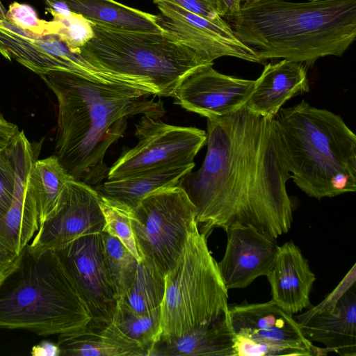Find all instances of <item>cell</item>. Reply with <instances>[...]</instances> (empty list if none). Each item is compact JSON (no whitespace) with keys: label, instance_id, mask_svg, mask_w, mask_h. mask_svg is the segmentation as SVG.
I'll return each mask as SVG.
<instances>
[{"label":"cell","instance_id":"23","mask_svg":"<svg viewBox=\"0 0 356 356\" xmlns=\"http://www.w3.org/2000/svg\"><path fill=\"white\" fill-rule=\"evenodd\" d=\"M72 12L93 24L138 31H165L160 15H152L115 0H61Z\"/></svg>","mask_w":356,"mask_h":356},{"label":"cell","instance_id":"27","mask_svg":"<svg viewBox=\"0 0 356 356\" xmlns=\"http://www.w3.org/2000/svg\"><path fill=\"white\" fill-rule=\"evenodd\" d=\"M112 321L149 356L160 335L161 312L140 315L134 312L122 299L118 300Z\"/></svg>","mask_w":356,"mask_h":356},{"label":"cell","instance_id":"11","mask_svg":"<svg viewBox=\"0 0 356 356\" xmlns=\"http://www.w3.org/2000/svg\"><path fill=\"white\" fill-rule=\"evenodd\" d=\"M15 188L11 206L0 217V282L19 265L23 253L39 229L36 202L31 184L35 151L24 131L13 140Z\"/></svg>","mask_w":356,"mask_h":356},{"label":"cell","instance_id":"26","mask_svg":"<svg viewBox=\"0 0 356 356\" xmlns=\"http://www.w3.org/2000/svg\"><path fill=\"white\" fill-rule=\"evenodd\" d=\"M165 286V275L140 261L129 289L120 299L138 314H154L161 312Z\"/></svg>","mask_w":356,"mask_h":356},{"label":"cell","instance_id":"24","mask_svg":"<svg viewBox=\"0 0 356 356\" xmlns=\"http://www.w3.org/2000/svg\"><path fill=\"white\" fill-rule=\"evenodd\" d=\"M236 356L230 325L194 329L180 337L157 341L149 356Z\"/></svg>","mask_w":356,"mask_h":356},{"label":"cell","instance_id":"21","mask_svg":"<svg viewBox=\"0 0 356 356\" xmlns=\"http://www.w3.org/2000/svg\"><path fill=\"white\" fill-rule=\"evenodd\" d=\"M57 344L65 356H147L113 321L104 325L89 323L79 331L58 335Z\"/></svg>","mask_w":356,"mask_h":356},{"label":"cell","instance_id":"7","mask_svg":"<svg viewBox=\"0 0 356 356\" xmlns=\"http://www.w3.org/2000/svg\"><path fill=\"white\" fill-rule=\"evenodd\" d=\"M159 340L180 337L196 328L229 325L228 289L207 236L196 225L175 267L165 275Z\"/></svg>","mask_w":356,"mask_h":356},{"label":"cell","instance_id":"2","mask_svg":"<svg viewBox=\"0 0 356 356\" xmlns=\"http://www.w3.org/2000/svg\"><path fill=\"white\" fill-rule=\"evenodd\" d=\"M40 77L56 97L55 154L77 181L97 186L107 177L109 147L122 138L128 119L139 114L164 116L161 99L124 84H106L76 72L54 70Z\"/></svg>","mask_w":356,"mask_h":356},{"label":"cell","instance_id":"15","mask_svg":"<svg viewBox=\"0 0 356 356\" xmlns=\"http://www.w3.org/2000/svg\"><path fill=\"white\" fill-rule=\"evenodd\" d=\"M156 4L161 11L162 29L209 62L224 56L264 62L238 38L229 23L212 22L170 2Z\"/></svg>","mask_w":356,"mask_h":356},{"label":"cell","instance_id":"32","mask_svg":"<svg viewBox=\"0 0 356 356\" xmlns=\"http://www.w3.org/2000/svg\"><path fill=\"white\" fill-rule=\"evenodd\" d=\"M7 20L33 33L42 35L55 34L51 22L40 19L29 5L13 2L6 13Z\"/></svg>","mask_w":356,"mask_h":356},{"label":"cell","instance_id":"19","mask_svg":"<svg viewBox=\"0 0 356 356\" xmlns=\"http://www.w3.org/2000/svg\"><path fill=\"white\" fill-rule=\"evenodd\" d=\"M266 277L271 300L286 313L293 316L313 306L309 296L316 277L293 241L279 246L275 261Z\"/></svg>","mask_w":356,"mask_h":356},{"label":"cell","instance_id":"30","mask_svg":"<svg viewBox=\"0 0 356 356\" xmlns=\"http://www.w3.org/2000/svg\"><path fill=\"white\" fill-rule=\"evenodd\" d=\"M54 33L72 51L79 53V49L93 36V24L81 16L74 13L68 17L51 14Z\"/></svg>","mask_w":356,"mask_h":356},{"label":"cell","instance_id":"22","mask_svg":"<svg viewBox=\"0 0 356 356\" xmlns=\"http://www.w3.org/2000/svg\"><path fill=\"white\" fill-rule=\"evenodd\" d=\"M194 167L195 164H189L159 168L122 179L107 180L95 188L100 195L133 209L148 194L177 186L180 179Z\"/></svg>","mask_w":356,"mask_h":356},{"label":"cell","instance_id":"33","mask_svg":"<svg viewBox=\"0 0 356 356\" xmlns=\"http://www.w3.org/2000/svg\"><path fill=\"white\" fill-rule=\"evenodd\" d=\"M153 1L155 3L162 1L170 2L212 22L219 24L227 23L220 16L216 0H153Z\"/></svg>","mask_w":356,"mask_h":356},{"label":"cell","instance_id":"12","mask_svg":"<svg viewBox=\"0 0 356 356\" xmlns=\"http://www.w3.org/2000/svg\"><path fill=\"white\" fill-rule=\"evenodd\" d=\"M54 251L89 310L90 323H111L118 298L108 270L102 233L81 236Z\"/></svg>","mask_w":356,"mask_h":356},{"label":"cell","instance_id":"25","mask_svg":"<svg viewBox=\"0 0 356 356\" xmlns=\"http://www.w3.org/2000/svg\"><path fill=\"white\" fill-rule=\"evenodd\" d=\"M30 177L40 225L60 208L69 184L74 179L54 154L36 159L33 163Z\"/></svg>","mask_w":356,"mask_h":356},{"label":"cell","instance_id":"34","mask_svg":"<svg viewBox=\"0 0 356 356\" xmlns=\"http://www.w3.org/2000/svg\"><path fill=\"white\" fill-rule=\"evenodd\" d=\"M355 281L356 264H354L336 288L321 302L315 307L312 306L310 309L314 311L333 310L343 295L355 284Z\"/></svg>","mask_w":356,"mask_h":356},{"label":"cell","instance_id":"39","mask_svg":"<svg viewBox=\"0 0 356 356\" xmlns=\"http://www.w3.org/2000/svg\"><path fill=\"white\" fill-rule=\"evenodd\" d=\"M6 13L7 10L4 8L3 5L1 3V1L0 0V19H7Z\"/></svg>","mask_w":356,"mask_h":356},{"label":"cell","instance_id":"4","mask_svg":"<svg viewBox=\"0 0 356 356\" xmlns=\"http://www.w3.org/2000/svg\"><path fill=\"white\" fill-rule=\"evenodd\" d=\"M291 178L321 200L356 191V136L343 118L305 100L275 117Z\"/></svg>","mask_w":356,"mask_h":356},{"label":"cell","instance_id":"28","mask_svg":"<svg viewBox=\"0 0 356 356\" xmlns=\"http://www.w3.org/2000/svg\"><path fill=\"white\" fill-rule=\"evenodd\" d=\"M102 235L108 270L120 299L129 289L140 261L118 238L106 232Z\"/></svg>","mask_w":356,"mask_h":356},{"label":"cell","instance_id":"10","mask_svg":"<svg viewBox=\"0 0 356 356\" xmlns=\"http://www.w3.org/2000/svg\"><path fill=\"white\" fill-rule=\"evenodd\" d=\"M135 127L137 144L121 154L109 168L107 180L165 166L195 164V156L207 141L204 130L168 124L149 115H143Z\"/></svg>","mask_w":356,"mask_h":356},{"label":"cell","instance_id":"1","mask_svg":"<svg viewBox=\"0 0 356 356\" xmlns=\"http://www.w3.org/2000/svg\"><path fill=\"white\" fill-rule=\"evenodd\" d=\"M207 124L202 165L177 185L195 207L200 231L208 236L215 228L242 225L275 238L287 233L293 222L286 188L291 175L275 118L244 106L208 118Z\"/></svg>","mask_w":356,"mask_h":356},{"label":"cell","instance_id":"9","mask_svg":"<svg viewBox=\"0 0 356 356\" xmlns=\"http://www.w3.org/2000/svg\"><path fill=\"white\" fill-rule=\"evenodd\" d=\"M236 356H312L315 346L298 323L272 300L228 304Z\"/></svg>","mask_w":356,"mask_h":356},{"label":"cell","instance_id":"38","mask_svg":"<svg viewBox=\"0 0 356 356\" xmlns=\"http://www.w3.org/2000/svg\"><path fill=\"white\" fill-rule=\"evenodd\" d=\"M47 9L51 14L68 17L72 14L67 5L61 0H44Z\"/></svg>","mask_w":356,"mask_h":356},{"label":"cell","instance_id":"37","mask_svg":"<svg viewBox=\"0 0 356 356\" xmlns=\"http://www.w3.org/2000/svg\"><path fill=\"white\" fill-rule=\"evenodd\" d=\"M30 353L33 356H60V349L57 343L42 341L32 347Z\"/></svg>","mask_w":356,"mask_h":356},{"label":"cell","instance_id":"6","mask_svg":"<svg viewBox=\"0 0 356 356\" xmlns=\"http://www.w3.org/2000/svg\"><path fill=\"white\" fill-rule=\"evenodd\" d=\"M93 31L80 48V55L97 68L141 82L159 97H172L188 76L213 63L165 31H129L93 24Z\"/></svg>","mask_w":356,"mask_h":356},{"label":"cell","instance_id":"8","mask_svg":"<svg viewBox=\"0 0 356 356\" xmlns=\"http://www.w3.org/2000/svg\"><path fill=\"white\" fill-rule=\"evenodd\" d=\"M197 211L178 186L161 188L131 209V227L138 253L152 268L165 275L179 259L187 238L198 225Z\"/></svg>","mask_w":356,"mask_h":356},{"label":"cell","instance_id":"40","mask_svg":"<svg viewBox=\"0 0 356 356\" xmlns=\"http://www.w3.org/2000/svg\"><path fill=\"white\" fill-rule=\"evenodd\" d=\"M309 1H325V0H307Z\"/></svg>","mask_w":356,"mask_h":356},{"label":"cell","instance_id":"20","mask_svg":"<svg viewBox=\"0 0 356 356\" xmlns=\"http://www.w3.org/2000/svg\"><path fill=\"white\" fill-rule=\"evenodd\" d=\"M309 90L307 65L284 58L264 66L245 106L256 115L274 118L286 101Z\"/></svg>","mask_w":356,"mask_h":356},{"label":"cell","instance_id":"14","mask_svg":"<svg viewBox=\"0 0 356 356\" xmlns=\"http://www.w3.org/2000/svg\"><path fill=\"white\" fill-rule=\"evenodd\" d=\"M0 53L14 59L40 76L54 70H67L95 78L99 69L72 51L57 35H42L0 19Z\"/></svg>","mask_w":356,"mask_h":356},{"label":"cell","instance_id":"36","mask_svg":"<svg viewBox=\"0 0 356 356\" xmlns=\"http://www.w3.org/2000/svg\"><path fill=\"white\" fill-rule=\"evenodd\" d=\"M19 132L17 125L8 121L0 113V150L8 146Z\"/></svg>","mask_w":356,"mask_h":356},{"label":"cell","instance_id":"17","mask_svg":"<svg viewBox=\"0 0 356 356\" xmlns=\"http://www.w3.org/2000/svg\"><path fill=\"white\" fill-rule=\"evenodd\" d=\"M225 232V252L218 266L227 289H244L266 276L278 252L276 238L251 225H235Z\"/></svg>","mask_w":356,"mask_h":356},{"label":"cell","instance_id":"3","mask_svg":"<svg viewBox=\"0 0 356 356\" xmlns=\"http://www.w3.org/2000/svg\"><path fill=\"white\" fill-rule=\"evenodd\" d=\"M232 24L263 61L285 58L311 67L320 58L341 56L353 42L356 0H244Z\"/></svg>","mask_w":356,"mask_h":356},{"label":"cell","instance_id":"31","mask_svg":"<svg viewBox=\"0 0 356 356\" xmlns=\"http://www.w3.org/2000/svg\"><path fill=\"white\" fill-rule=\"evenodd\" d=\"M15 157L13 140L8 146L0 150V217L11 206L15 193Z\"/></svg>","mask_w":356,"mask_h":356},{"label":"cell","instance_id":"18","mask_svg":"<svg viewBox=\"0 0 356 356\" xmlns=\"http://www.w3.org/2000/svg\"><path fill=\"white\" fill-rule=\"evenodd\" d=\"M293 317L309 341L323 343L330 353L356 356L355 284L343 295L333 310L309 309Z\"/></svg>","mask_w":356,"mask_h":356},{"label":"cell","instance_id":"35","mask_svg":"<svg viewBox=\"0 0 356 356\" xmlns=\"http://www.w3.org/2000/svg\"><path fill=\"white\" fill-rule=\"evenodd\" d=\"M216 1L220 16L229 24L238 17L244 0Z\"/></svg>","mask_w":356,"mask_h":356},{"label":"cell","instance_id":"29","mask_svg":"<svg viewBox=\"0 0 356 356\" xmlns=\"http://www.w3.org/2000/svg\"><path fill=\"white\" fill-rule=\"evenodd\" d=\"M100 207L105 225L103 232L118 238L122 244L140 261L131 227V208L127 205L100 195Z\"/></svg>","mask_w":356,"mask_h":356},{"label":"cell","instance_id":"16","mask_svg":"<svg viewBox=\"0 0 356 356\" xmlns=\"http://www.w3.org/2000/svg\"><path fill=\"white\" fill-rule=\"evenodd\" d=\"M254 81L221 74L213 63L188 76L176 90L174 103L207 118L225 116L244 106Z\"/></svg>","mask_w":356,"mask_h":356},{"label":"cell","instance_id":"13","mask_svg":"<svg viewBox=\"0 0 356 356\" xmlns=\"http://www.w3.org/2000/svg\"><path fill=\"white\" fill-rule=\"evenodd\" d=\"M100 194L75 179L68 186L58 211L39 227L28 250L35 254L56 250L83 236L102 233L105 225Z\"/></svg>","mask_w":356,"mask_h":356},{"label":"cell","instance_id":"5","mask_svg":"<svg viewBox=\"0 0 356 356\" xmlns=\"http://www.w3.org/2000/svg\"><path fill=\"white\" fill-rule=\"evenodd\" d=\"M91 316L55 251L25 249L19 265L0 282V330L47 337L83 330Z\"/></svg>","mask_w":356,"mask_h":356}]
</instances>
